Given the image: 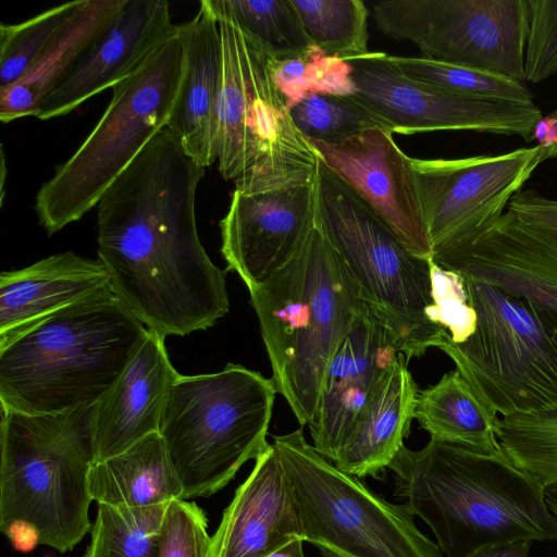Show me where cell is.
<instances>
[{
	"mask_svg": "<svg viewBox=\"0 0 557 557\" xmlns=\"http://www.w3.org/2000/svg\"><path fill=\"white\" fill-rule=\"evenodd\" d=\"M387 469L394 495L431 528L447 557L499 542L557 541L545 487L504 454L430 440L418 450L404 445Z\"/></svg>",
	"mask_w": 557,
	"mask_h": 557,
	"instance_id": "obj_1",
	"label": "cell"
},
{
	"mask_svg": "<svg viewBox=\"0 0 557 557\" xmlns=\"http://www.w3.org/2000/svg\"><path fill=\"white\" fill-rule=\"evenodd\" d=\"M148 329L107 286L0 345L1 407L28 414L96 405Z\"/></svg>",
	"mask_w": 557,
	"mask_h": 557,
	"instance_id": "obj_2",
	"label": "cell"
},
{
	"mask_svg": "<svg viewBox=\"0 0 557 557\" xmlns=\"http://www.w3.org/2000/svg\"><path fill=\"white\" fill-rule=\"evenodd\" d=\"M277 394L300 426L314 419L327 366L362 304L318 222L300 251L249 289Z\"/></svg>",
	"mask_w": 557,
	"mask_h": 557,
	"instance_id": "obj_3",
	"label": "cell"
},
{
	"mask_svg": "<svg viewBox=\"0 0 557 557\" xmlns=\"http://www.w3.org/2000/svg\"><path fill=\"white\" fill-rule=\"evenodd\" d=\"M94 407L49 414L1 407L0 531L26 521L59 553L90 531Z\"/></svg>",
	"mask_w": 557,
	"mask_h": 557,
	"instance_id": "obj_4",
	"label": "cell"
},
{
	"mask_svg": "<svg viewBox=\"0 0 557 557\" xmlns=\"http://www.w3.org/2000/svg\"><path fill=\"white\" fill-rule=\"evenodd\" d=\"M276 394L271 379L236 363L215 373L177 376L158 433L183 499L213 495L271 446L267 436Z\"/></svg>",
	"mask_w": 557,
	"mask_h": 557,
	"instance_id": "obj_5",
	"label": "cell"
},
{
	"mask_svg": "<svg viewBox=\"0 0 557 557\" xmlns=\"http://www.w3.org/2000/svg\"><path fill=\"white\" fill-rule=\"evenodd\" d=\"M218 21L222 79L214 154L220 174L244 193L313 182L318 153L272 81L271 55L233 22Z\"/></svg>",
	"mask_w": 557,
	"mask_h": 557,
	"instance_id": "obj_6",
	"label": "cell"
},
{
	"mask_svg": "<svg viewBox=\"0 0 557 557\" xmlns=\"http://www.w3.org/2000/svg\"><path fill=\"white\" fill-rule=\"evenodd\" d=\"M185 72L178 33L133 75L112 88L102 116L78 149L36 196L35 210L49 235L81 220L169 123Z\"/></svg>",
	"mask_w": 557,
	"mask_h": 557,
	"instance_id": "obj_7",
	"label": "cell"
},
{
	"mask_svg": "<svg viewBox=\"0 0 557 557\" xmlns=\"http://www.w3.org/2000/svg\"><path fill=\"white\" fill-rule=\"evenodd\" d=\"M314 184L317 222L361 301L384 321L408 361L436 347L446 330L426 315L433 304L431 259L412 253L319 157Z\"/></svg>",
	"mask_w": 557,
	"mask_h": 557,
	"instance_id": "obj_8",
	"label": "cell"
},
{
	"mask_svg": "<svg viewBox=\"0 0 557 557\" xmlns=\"http://www.w3.org/2000/svg\"><path fill=\"white\" fill-rule=\"evenodd\" d=\"M289 479L301 537L323 557H443L406 504L389 503L320 455L302 429L273 436Z\"/></svg>",
	"mask_w": 557,
	"mask_h": 557,
	"instance_id": "obj_9",
	"label": "cell"
},
{
	"mask_svg": "<svg viewBox=\"0 0 557 557\" xmlns=\"http://www.w3.org/2000/svg\"><path fill=\"white\" fill-rule=\"evenodd\" d=\"M476 314L474 333L444 351L479 398L502 417L557 409V343L531 300L460 274Z\"/></svg>",
	"mask_w": 557,
	"mask_h": 557,
	"instance_id": "obj_10",
	"label": "cell"
},
{
	"mask_svg": "<svg viewBox=\"0 0 557 557\" xmlns=\"http://www.w3.org/2000/svg\"><path fill=\"white\" fill-rule=\"evenodd\" d=\"M379 28L422 57L524 82L528 0H384Z\"/></svg>",
	"mask_w": 557,
	"mask_h": 557,
	"instance_id": "obj_11",
	"label": "cell"
},
{
	"mask_svg": "<svg viewBox=\"0 0 557 557\" xmlns=\"http://www.w3.org/2000/svg\"><path fill=\"white\" fill-rule=\"evenodd\" d=\"M346 62L352 69L356 95L392 134L473 131L516 135L530 143L543 119L535 103L474 99L409 78L384 52L369 51Z\"/></svg>",
	"mask_w": 557,
	"mask_h": 557,
	"instance_id": "obj_12",
	"label": "cell"
},
{
	"mask_svg": "<svg viewBox=\"0 0 557 557\" xmlns=\"http://www.w3.org/2000/svg\"><path fill=\"white\" fill-rule=\"evenodd\" d=\"M544 161V147L457 159L412 158L432 256L497 220Z\"/></svg>",
	"mask_w": 557,
	"mask_h": 557,
	"instance_id": "obj_13",
	"label": "cell"
},
{
	"mask_svg": "<svg viewBox=\"0 0 557 557\" xmlns=\"http://www.w3.org/2000/svg\"><path fill=\"white\" fill-rule=\"evenodd\" d=\"M315 222L314 181L259 193L235 189L220 221L226 270L248 290L263 284L300 251Z\"/></svg>",
	"mask_w": 557,
	"mask_h": 557,
	"instance_id": "obj_14",
	"label": "cell"
},
{
	"mask_svg": "<svg viewBox=\"0 0 557 557\" xmlns=\"http://www.w3.org/2000/svg\"><path fill=\"white\" fill-rule=\"evenodd\" d=\"M397 342L364 302L332 357L315 416L309 424L313 448L336 461L396 361Z\"/></svg>",
	"mask_w": 557,
	"mask_h": 557,
	"instance_id": "obj_15",
	"label": "cell"
},
{
	"mask_svg": "<svg viewBox=\"0 0 557 557\" xmlns=\"http://www.w3.org/2000/svg\"><path fill=\"white\" fill-rule=\"evenodd\" d=\"M431 259L557 312V231L524 223L509 209Z\"/></svg>",
	"mask_w": 557,
	"mask_h": 557,
	"instance_id": "obj_16",
	"label": "cell"
},
{
	"mask_svg": "<svg viewBox=\"0 0 557 557\" xmlns=\"http://www.w3.org/2000/svg\"><path fill=\"white\" fill-rule=\"evenodd\" d=\"M310 143L318 157L372 208L412 253L432 258L412 158L398 147L391 132L373 127L335 143Z\"/></svg>",
	"mask_w": 557,
	"mask_h": 557,
	"instance_id": "obj_17",
	"label": "cell"
},
{
	"mask_svg": "<svg viewBox=\"0 0 557 557\" xmlns=\"http://www.w3.org/2000/svg\"><path fill=\"white\" fill-rule=\"evenodd\" d=\"M165 0H125L112 23L87 50L69 76L46 96L37 117L63 116L89 98L133 75L175 36Z\"/></svg>",
	"mask_w": 557,
	"mask_h": 557,
	"instance_id": "obj_18",
	"label": "cell"
},
{
	"mask_svg": "<svg viewBox=\"0 0 557 557\" xmlns=\"http://www.w3.org/2000/svg\"><path fill=\"white\" fill-rule=\"evenodd\" d=\"M297 536L301 527L292 485L271 444L224 509L212 557H265Z\"/></svg>",
	"mask_w": 557,
	"mask_h": 557,
	"instance_id": "obj_19",
	"label": "cell"
},
{
	"mask_svg": "<svg viewBox=\"0 0 557 557\" xmlns=\"http://www.w3.org/2000/svg\"><path fill=\"white\" fill-rule=\"evenodd\" d=\"M178 375L164 338L148 331L119 380L94 407L96 462L158 432L170 387Z\"/></svg>",
	"mask_w": 557,
	"mask_h": 557,
	"instance_id": "obj_20",
	"label": "cell"
},
{
	"mask_svg": "<svg viewBox=\"0 0 557 557\" xmlns=\"http://www.w3.org/2000/svg\"><path fill=\"white\" fill-rule=\"evenodd\" d=\"M185 72L168 127L186 153L202 166L215 161V112L222 79V39L216 17L203 0L180 25Z\"/></svg>",
	"mask_w": 557,
	"mask_h": 557,
	"instance_id": "obj_21",
	"label": "cell"
},
{
	"mask_svg": "<svg viewBox=\"0 0 557 557\" xmlns=\"http://www.w3.org/2000/svg\"><path fill=\"white\" fill-rule=\"evenodd\" d=\"M110 285L97 259L64 251L0 275V345L49 314Z\"/></svg>",
	"mask_w": 557,
	"mask_h": 557,
	"instance_id": "obj_22",
	"label": "cell"
},
{
	"mask_svg": "<svg viewBox=\"0 0 557 557\" xmlns=\"http://www.w3.org/2000/svg\"><path fill=\"white\" fill-rule=\"evenodd\" d=\"M125 0H79L33 67L0 89V121L37 116L41 100L58 87L104 33Z\"/></svg>",
	"mask_w": 557,
	"mask_h": 557,
	"instance_id": "obj_23",
	"label": "cell"
},
{
	"mask_svg": "<svg viewBox=\"0 0 557 557\" xmlns=\"http://www.w3.org/2000/svg\"><path fill=\"white\" fill-rule=\"evenodd\" d=\"M418 392L400 354L334 465L358 478L380 479L409 435Z\"/></svg>",
	"mask_w": 557,
	"mask_h": 557,
	"instance_id": "obj_24",
	"label": "cell"
},
{
	"mask_svg": "<svg viewBox=\"0 0 557 557\" xmlns=\"http://www.w3.org/2000/svg\"><path fill=\"white\" fill-rule=\"evenodd\" d=\"M92 500L115 507H147L183 499V486L160 434L95 462L88 474Z\"/></svg>",
	"mask_w": 557,
	"mask_h": 557,
	"instance_id": "obj_25",
	"label": "cell"
},
{
	"mask_svg": "<svg viewBox=\"0 0 557 557\" xmlns=\"http://www.w3.org/2000/svg\"><path fill=\"white\" fill-rule=\"evenodd\" d=\"M497 418L457 369L417 395L414 419L438 442L503 454L496 437Z\"/></svg>",
	"mask_w": 557,
	"mask_h": 557,
	"instance_id": "obj_26",
	"label": "cell"
},
{
	"mask_svg": "<svg viewBox=\"0 0 557 557\" xmlns=\"http://www.w3.org/2000/svg\"><path fill=\"white\" fill-rule=\"evenodd\" d=\"M218 20L233 22L276 59L298 55L312 44L290 0H203Z\"/></svg>",
	"mask_w": 557,
	"mask_h": 557,
	"instance_id": "obj_27",
	"label": "cell"
},
{
	"mask_svg": "<svg viewBox=\"0 0 557 557\" xmlns=\"http://www.w3.org/2000/svg\"><path fill=\"white\" fill-rule=\"evenodd\" d=\"M169 504L147 507L98 504L90 543L83 557H158Z\"/></svg>",
	"mask_w": 557,
	"mask_h": 557,
	"instance_id": "obj_28",
	"label": "cell"
},
{
	"mask_svg": "<svg viewBox=\"0 0 557 557\" xmlns=\"http://www.w3.org/2000/svg\"><path fill=\"white\" fill-rule=\"evenodd\" d=\"M503 454L544 487L557 485V409L498 417Z\"/></svg>",
	"mask_w": 557,
	"mask_h": 557,
	"instance_id": "obj_29",
	"label": "cell"
},
{
	"mask_svg": "<svg viewBox=\"0 0 557 557\" xmlns=\"http://www.w3.org/2000/svg\"><path fill=\"white\" fill-rule=\"evenodd\" d=\"M407 77L463 97L531 104L533 94L524 82L480 69L424 57L389 55Z\"/></svg>",
	"mask_w": 557,
	"mask_h": 557,
	"instance_id": "obj_30",
	"label": "cell"
},
{
	"mask_svg": "<svg viewBox=\"0 0 557 557\" xmlns=\"http://www.w3.org/2000/svg\"><path fill=\"white\" fill-rule=\"evenodd\" d=\"M311 44L344 61L369 52V11L361 0H290Z\"/></svg>",
	"mask_w": 557,
	"mask_h": 557,
	"instance_id": "obj_31",
	"label": "cell"
},
{
	"mask_svg": "<svg viewBox=\"0 0 557 557\" xmlns=\"http://www.w3.org/2000/svg\"><path fill=\"white\" fill-rule=\"evenodd\" d=\"M270 73L289 110L311 94L357 92L351 65L313 45L298 55L282 59L271 55Z\"/></svg>",
	"mask_w": 557,
	"mask_h": 557,
	"instance_id": "obj_32",
	"label": "cell"
},
{
	"mask_svg": "<svg viewBox=\"0 0 557 557\" xmlns=\"http://www.w3.org/2000/svg\"><path fill=\"white\" fill-rule=\"evenodd\" d=\"M289 113L309 141L335 143L373 127L388 131L382 119L356 94H311Z\"/></svg>",
	"mask_w": 557,
	"mask_h": 557,
	"instance_id": "obj_33",
	"label": "cell"
},
{
	"mask_svg": "<svg viewBox=\"0 0 557 557\" xmlns=\"http://www.w3.org/2000/svg\"><path fill=\"white\" fill-rule=\"evenodd\" d=\"M78 3L70 1L22 23L0 25V89L15 84L33 67Z\"/></svg>",
	"mask_w": 557,
	"mask_h": 557,
	"instance_id": "obj_34",
	"label": "cell"
},
{
	"mask_svg": "<svg viewBox=\"0 0 557 557\" xmlns=\"http://www.w3.org/2000/svg\"><path fill=\"white\" fill-rule=\"evenodd\" d=\"M431 285L433 304L426 309L428 318L446 330L451 342H466L475 331L476 314L462 276L431 259Z\"/></svg>",
	"mask_w": 557,
	"mask_h": 557,
	"instance_id": "obj_35",
	"label": "cell"
},
{
	"mask_svg": "<svg viewBox=\"0 0 557 557\" xmlns=\"http://www.w3.org/2000/svg\"><path fill=\"white\" fill-rule=\"evenodd\" d=\"M158 557H212L208 519L195 502H170L160 539Z\"/></svg>",
	"mask_w": 557,
	"mask_h": 557,
	"instance_id": "obj_36",
	"label": "cell"
},
{
	"mask_svg": "<svg viewBox=\"0 0 557 557\" xmlns=\"http://www.w3.org/2000/svg\"><path fill=\"white\" fill-rule=\"evenodd\" d=\"M524 82L541 83L557 74V0H528Z\"/></svg>",
	"mask_w": 557,
	"mask_h": 557,
	"instance_id": "obj_37",
	"label": "cell"
},
{
	"mask_svg": "<svg viewBox=\"0 0 557 557\" xmlns=\"http://www.w3.org/2000/svg\"><path fill=\"white\" fill-rule=\"evenodd\" d=\"M507 209L524 223L557 231V199L532 189H520L510 199Z\"/></svg>",
	"mask_w": 557,
	"mask_h": 557,
	"instance_id": "obj_38",
	"label": "cell"
},
{
	"mask_svg": "<svg viewBox=\"0 0 557 557\" xmlns=\"http://www.w3.org/2000/svg\"><path fill=\"white\" fill-rule=\"evenodd\" d=\"M16 550L28 553L40 544L39 533L30 523L16 520L1 531Z\"/></svg>",
	"mask_w": 557,
	"mask_h": 557,
	"instance_id": "obj_39",
	"label": "cell"
},
{
	"mask_svg": "<svg viewBox=\"0 0 557 557\" xmlns=\"http://www.w3.org/2000/svg\"><path fill=\"white\" fill-rule=\"evenodd\" d=\"M530 540H516L484 545L466 557H529Z\"/></svg>",
	"mask_w": 557,
	"mask_h": 557,
	"instance_id": "obj_40",
	"label": "cell"
},
{
	"mask_svg": "<svg viewBox=\"0 0 557 557\" xmlns=\"http://www.w3.org/2000/svg\"><path fill=\"white\" fill-rule=\"evenodd\" d=\"M535 139L545 147L544 161L557 158V109L539 123Z\"/></svg>",
	"mask_w": 557,
	"mask_h": 557,
	"instance_id": "obj_41",
	"label": "cell"
},
{
	"mask_svg": "<svg viewBox=\"0 0 557 557\" xmlns=\"http://www.w3.org/2000/svg\"><path fill=\"white\" fill-rule=\"evenodd\" d=\"M304 542L301 537L297 536L265 557H306Z\"/></svg>",
	"mask_w": 557,
	"mask_h": 557,
	"instance_id": "obj_42",
	"label": "cell"
},
{
	"mask_svg": "<svg viewBox=\"0 0 557 557\" xmlns=\"http://www.w3.org/2000/svg\"><path fill=\"white\" fill-rule=\"evenodd\" d=\"M536 308L541 319L544 321L554 341L557 343V312L545 309L539 305H536Z\"/></svg>",
	"mask_w": 557,
	"mask_h": 557,
	"instance_id": "obj_43",
	"label": "cell"
},
{
	"mask_svg": "<svg viewBox=\"0 0 557 557\" xmlns=\"http://www.w3.org/2000/svg\"><path fill=\"white\" fill-rule=\"evenodd\" d=\"M544 495L547 507L557 518V485L545 487Z\"/></svg>",
	"mask_w": 557,
	"mask_h": 557,
	"instance_id": "obj_44",
	"label": "cell"
},
{
	"mask_svg": "<svg viewBox=\"0 0 557 557\" xmlns=\"http://www.w3.org/2000/svg\"><path fill=\"white\" fill-rule=\"evenodd\" d=\"M41 557H48V556H41Z\"/></svg>",
	"mask_w": 557,
	"mask_h": 557,
	"instance_id": "obj_45",
	"label": "cell"
}]
</instances>
